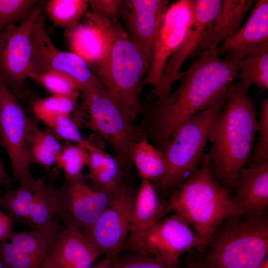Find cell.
<instances>
[{
    "label": "cell",
    "instance_id": "cell-1",
    "mask_svg": "<svg viewBox=\"0 0 268 268\" xmlns=\"http://www.w3.org/2000/svg\"><path fill=\"white\" fill-rule=\"evenodd\" d=\"M216 50L195 53L199 58L186 71L180 86L154 104L151 130L161 150L181 124L217 102L238 76L237 65L222 59Z\"/></svg>",
    "mask_w": 268,
    "mask_h": 268
},
{
    "label": "cell",
    "instance_id": "cell-2",
    "mask_svg": "<svg viewBox=\"0 0 268 268\" xmlns=\"http://www.w3.org/2000/svg\"><path fill=\"white\" fill-rule=\"evenodd\" d=\"M249 87L240 80L230 84L225 103L214 118L208 137V167L214 178L230 191L248 162L257 132L258 120Z\"/></svg>",
    "mask_w": 268,
    "mask_h": 268
},
{
    "label": "cell",
    "instance_id": "cell-3",
    "mask_svg": "<svg viewBox=\"0 0 268 268\" xmlns=\"http://www.w3.org/2000/svg\"><path fill=\"white\" fill-rule=\"evenodd\" d=\"M268 218L225 219L195 257L200 268H256L268 256Z\"/></svg>",
    "mask_w": 268,
    "mask_h": 268
},
{
    "label": "cell",
    "instance_id": "cell-4",
    "mask_svg": "<svg viewBox=\"0 0 268 268\" xmlns=\"http://www.w3.org/2000/svg\"><path fill=\"white\" fill-rule=\"evenodd\" d=\"M106 26L108 51L94 73L133 123L142 110L141 79L149 65L119 21L107 18Z\"/></svg>",
    "mask_w": 268,
    "mask_h": 268
},
{
    "label": "cell",
    "instance_id": "cell-5",
    "mask_svg": "<svg viewBox=\"0 0 268 268\" xmlns=\"http://www.w3.org/2000/svg\"><path fill=\"white\" fill-rule=\"evenodd\" d=\"M203 165L180 184L168 205L184 219L204 244L227 218L243 215L230 197L231 191L213 177L206 157Z\"/></svg>",
    "mask_w": 268,
    "mask_h": 268
},
{
    "label": "cell",
    "instance_id": "cell-6",
    "mask_svg": "<svg viewBox=\"0 0 268 268\" xmlns=\"http://www.w3.org/2000/svg\"><path fill=\"white\" fill-rule=\"evenodd\" d=\"M226 96L227 92L215 103L183 122L164 145L162 151L168 166L164 186L181 184L198 169L212 123L225 104Z\"/></svg>",
    "mask_w": 268,
    "mask_h": 268
},
{
    "label": "cell",
    "instance_id": "cell-7",
    "mask_svg": "<svg viewBox=\"0 0 268 268\" xmlns=\"http://www.w3.org/2000/svg\"><path fill=\"white\" fill-rule=\"evenodd\" d=\"M81 110L86 112V126L109 144L121 165L129 167L137 140L133 122L117 101L104 88H96L83 93Z\"/></svg>",
    "mask_w": 268,
    "mask_h": 268
},
{
    "label": "cell",
    "instance_id": "cell-8",
    "mask_svg": "<svg viewBox=\"0 0 268 268\" xmlns=\"http://www.w3.org/2000/svg\"><path fill=\"white\" fill-rule=\"evenodd\" d=\"M28 120L16 97L0 77V143L9 159L12 180L19 185L34 179L30 170Z\"/></svg>",
    "mask_w": 268,
    "mask_h": 268
},
{
    "label": "cell",
    "instance_id": "cell-9",
    "mask_svg": "<svg viewBox=\"0 0 268 268\" xmlns=\"http://www.w3.org/2000/svg\"><path fill=\"white\" fill-rule=\"evenodd\" d=\"M135 194L124 184L88 228L80 230L100 255L114 263L128 235Z\"/></svg>",
    "mask_w": 268,
    "mask_h": 268
},
{
    "label": "cell",
    "instance_id": "cell-10",
    "mask_svg": "<svg viewBox=\"0 0 268 268\" xmlns=\"http://www.w3.org/2000/svg\"><path fill=\"white\" fill-rule=\"evenodd\" d=\"M31 38L34 67L32 74L50 70L64 72L76 80L83 93L96 88H104L81 57L72 52L61 51L54 45L46 30L42 11L33 24Z\"/></svg>",
    "mask_w": 268,
    "mask_h": 268
},
{
    "label": "cell",
    "instance_id": "cell-11",
    "mask_svg": "<svg viewBox=\"0 0 268 268\" xmlns=\"http://www.w3.org/2000/svg\"><path fill=\"white\" fill-rule=\"evenodd\" d=\"M204 246L187 222L175 213L158 221L131 251L174 265L184 253Z\"/></svg>",
    "mask_w": 268,
    "mask_h": 268
},
{
    "label": "cell",
    "instance_id": "cell-12",
    "mask_svg": "<svg viewBox=\"0 0 268 268\" xmlns=\"http://www.w3.org/2000/svg\"><path fill=\"white\" fill-rule=\"evenodd\" d=\"M194 19V0H179L171 4L160 25L152 62L141 85H150L152 90L159 85L170 57L184 40Z\"/></svg>",
    "mask_w": 268,
    "mask_h": 268
},
{
    "label": "cell",
    "instance_id": "cell-13",
    "mask_svg": "<svg viewBox=\"0 0 268 268\" xmlns=\"http://www.w3.org/2000/svg\"><path fill=\"white\" fill-rule=\"evenodd\" d=\"M84 179H65L56 188V216L66 227L79 230L88 228L110 200L107 195L87 184Z\"/></svg>",
    "mask_w": 268,
    "mask_h": 268
},
{
    "label": "cell",
    "instance_id": "cell-14",
    "mask_svg": "<svg viewBox=\"0 0 268 268\" xmlns=\"http://www.w3.org/2000/svg\"><path fill=\"white\" fill-rule=\"evenodd\" d=\"M39 4L18 25H8L0 32V77L6 83H19L34 71L31 33L42 11Z\"/></svg>",
    "mask_w": 268,
    "mask_h": 268
},
{
    "label": "cell",
    "instance_id": "cell-15",
    "mask_svg": "<svg viewBox=\"0 0 268 268\" xmlns=\"http://www.w3.org/2000/svg\"><path fill=\"white\" fill-rule=\"evenodd\" d=\"M221 0H194L193 22L179 48L170 57L158 87L152 90L157 100L166 98L172 89V84L179 77L186 60L195 53L203 42L220 7Z\"/></svg>",
    "mask_w": 268,
    "mask_h": 268
},
{
    "label": "cell",
    "instance_id": "cell-16",
    "mask_svg": "<svg viewBox=\"0 0 268 268\" xmlns=\"http://www.w3.org/2000/svg\"><path fill=\"white\" fill-rule=\"evenodd\" d=\"M169 3L167 0H123L119 17L149 66L156 37Z\"/></svg>",
    "mask_w": 268,
    "mask_h": 268
},
{
    "label": "cell",
    "instance_id": "cell-17",
    "mask_svg": "<svg viewBox=\"0 0 268 268\" xmlns=\"http://www.w3.org/2000/svg\"><path fill=\"white\" fill-rule=\"evenodd\" d=\"M232 201L248 218L264 215L268 207V160L243 167L234 189Z\"/></svg>",
    "mask_w": 268,
    "mask_h": 268
},
{
    "label": "cell",
    "instance_id": "cell-18",
    "mask_svg": "<svg viewBox=\"0 0 268 268\" xmlns=\"http://www.w3.org/2000/svg\"><path fill=\"white\" fill-rule=\"evenodd\" d=\"M86 21L66 30L71 52L81 57L93 69L104 58L108 51L107 18L94 12L85 13Z\"/></svg>",
    "mask_w": 268,
    "mask_h": 268
},
{
    "label": "cell",
    "instance_id": "cell-19",
    "mask_svg": "<svg viewBox=\"0 0 268 268\" xmlns=\"http://www.w3.org/2000/svg\"><path fill=\"white\" fill-rule=\"evenodd\" d=\"M171 212L168 204L160 202L150 181L142 179L135 194L128 237L122 248L131 251L153 225Z\"/></svg>",
    "mask_w": 268,
    "mask_h": 268
},
{
    "label": "cell",
    "instance_id": "cell-20",
    "mask_svg": "<svg viewBox=\"0 0 268 268\" xmlns=\"http://www.w3.org/2000/svg\"><path fill=\"white\" fill-rule=\"evenodd\" d=\"M100 256L79 229L65 227L48 257L63 268H90Z\"/></svg>",
    "mask_w": 268,
    "mask_h": 268
},
{
    "label": "cell",
    "instance_id": "cell-21",
    "mask_svg": "<svg viewBox=\"0 0 268 268\" xmlns=\"http://www.w3.org/2000/svg\"><path fill=\"white\" fill-rule=\"evenodd\" d=\"M254 2V0H222L217 15L195 53L215 50L220 43L234 36Z\"/></svg>",
    "mask_w": 268,
    "mask_h": 268
},
{
    "label": "cell",
    "instance_id": "cell-22",
    "mask_svg": "<svg viewBox=\"0 0 268 268\" xmlns=\"http://www.w3.org/2000/svg\"><path fill=\"white\" fill-rule=\"evenodd\" d=\"M245 24L216 49L220 56L236 48H253L268 43V0H257Z\"/></svg>",
    "mask_w": 268,
    "mask_h": 268
},
{
    "label": "cell",
    "instance_id": "cell-23",
    "mask_svg": "<svg viewBox=\"0 0 268 268\" xmlns=\"http://www.w3.org/2000/svg\"><path fill=\"white\" fill-rule=\"evenodd\" d=\"M228 53L227 58L237 65L240 80L250 86L268 88V43L253 48H236Z\"/></svg>",
    "mask_w": 268,
    "mask_h": 268
},
{
    "label": "cell",
    "instance_id": "cell-24",
    "mask_svg": "<svg viewBox=\"0 0 268 268\" xmlns=\"http://www.w3.org/2000/svg\"><path fill=\"white\" fill-rule=\"evenodd\" d=\"M131 162L134 164L142 179L158 181L164 186L168 166L162 150L153 146L146 138L137 140L130 152Z\"/></svg>",
    "mask_w": 268,
    "mask_h": 268
},
{
    "label": "cell",
    "instance_id": "cell-25",
    "mask_svg": "<svg viewBox=\"0 0 268 268\" xmlns=\"http://www.w3.org/2000/svg\"><path fill=\"white\" fill-rule=\"evenodd\" d=\"M53 222L31 230L14 232L9 242L23 252L42 260L49 254L60 232L64 228Z\"/></svg>",
    "mask_w": 268,
    "mask_h": 268
},
{
    "label": "cell",
    "instance_id": "cell-26",
    "mask_svg": "<svg viewBox=\"0 0 268 268\" xmlns=\"http://www.w3.org/2000/svg\"><path fill=\"white\" fill-rule=\"evenodd\" d=\"M48 128L42 129L30 119L28 123V141L31 163H36L45 170L55 164L63 144Z\"/></svg>",
    "mask_w": 268,
    "mask_h": 268
},
{
    "label": "cell",
    "instance_id": "cell-27",
    "mask_svg": "<svg viewBox=\"0 0 268 268\" xmlns=\"http://www.w3.org/2000/svg\"><path fill=\"white\" fill-rule=\"evenodd\" d=\"M88 6L86 0H48L45 10L54 26L67 30L79 23Z\"/></svg>",
    "mask_w": 268,
    "mask_h": 268
},
{
    "label": "cell",
    "instance_id": "cell-28",
    "mask_svg": "<svg viewBox=\"0 0 268 268\" xmlns=\"http://www.w3.org/2000/svg\"><path fill=\"white\" fill-rule=\"evenodd\" d=\"M87 140L82 143L66 142L56 160L57 167L64 172L65 179L78 180L84 178L83 168L87 161Z\"/></svg>",
    "mask_w": 268,
    "mask_h": 268
},
{
    "label": "cell",
    "instance_id": "cell-29",
    "mask_svg": "<svg viewBox=\"0 0 268 268\" xmlns=\"http://www.w3.org/2000/svg\"><path fill=\"white\" fill-rule=\"evenodd\" d=\"M120 165L118 160L108 154L104 165L87 177L93 182V187L111 198L123 185Z\"/></svg>",
    "mask_w": 268,
    "mask_h": 268
},
{
    "label": "cell",
    "instance_id": "cell-30",
    "mask_svg": "<svg viewBox=\"0 0 268 268\" xmlns=\"http://www.w3.org/2000/svg\"><path fill=\"white\" fill-rule=\"evenodd\" d=\"M32 78L42 85L51 95H78L80 91L76 80L63 72L50 70L33 73Z\"/></svg>",
    "mask_w": 268,
    "mask_h": 268
},
{
    "label": "cell",
    "instance_id": "cell-31",
    "mask_svg": "<svg viewBox=\"0 0 268 268\" xmlns=\"http://www.w3.org/2000/svg\"><path fill=\"white\" fill-rule=\"evenodd\" d=\"M77 97V95H51L40 98L34 102L33 111L42 123L57 115H70L74 109Z\"/></svg>",
    "mask_w": 268,
    "mask_h": 268
},
{
    "label": "cell",
    "instance_id": "cell-32",
    "mask_svg": "<svg viewBox=\"0 0 268 268\" xmlns=\"http://www.w3.org/2000/svg\"><path fill=\"white\" fill-rule=\"evenodd\" d=\"M37 5L35 0H0V32L10 24L24 21Z\"/></svg>",
    "mask_w": 268,
    "mask_h": 268
},
{
    "label": "cell",
    "instance_id": "cell-33",
    "mask_svg": "<svg viewBox=\"0 0 268 268\" xmlns=\"http://www.w3.org/2000/svg\"><path fill=\"white\" fill-rule=\"evenodd\" d=\"M43 123L59 139L71 143H82L85 140L78 125L70 115H57Z\"/></svg>",
    "mask_w": 268,
    "mask_h": 268
},
{
    "label": "cell",
    "instance_id": "cell-34",
    "mask_svg": "<svg viewBox=\"0 0 268 268\" xmlns=\"http://www.w3.org/2000/svg\"><path fill=\"white\" fill-rule=\"evenodd\" d=\"M259 136L255 151L251 154L248 165L268 160V98L261 103L260 118L258 121Z\"/></svg>",
    "mask_w": 268,
    "mask_h": 268
},
{
    "label": "cell",
    "instance_id": "cell-35",
    "mask_svg": "<svg viewBox=\"0 0 268 268\" xmlns=\"http://www.w3.org/2000/svg\"><path fill=\"white\" fill-rule=\"evenodd\" d=\"M113 268H184L180 262L169 265L155 258L145 256L134 252L123 257H118L113 263Z\"/></svg>",
    "mask_w": 268,
    "mask_h": 268
},
{
    "label": "cell",
    "instance_id": "cell-36",
    "mask_svg": "<svg viewBox=\"0 0 268 268\" xmlns=\"http://www.w3.org/2000/svg\"><path fill=\"white\" fill-rule=\"evenodd\" d=\"M88 3L92 11L98 13L112 21H119L123 0H88Z\"/></svg>",
    "mask_w": 268,
    "mask_h": 268
},
{
    "label": "cell",
    "instance_id": "cell-37",
    "mask_svg": "<svg viewBox=\"0 0 268 268\" xmlns=\"http://www.w3.org/2000/svg\"><path fill=\"white\" fill-rule=\"evenodd\" d=\"M87 161L86 166L90 174L100 169L105 164L108 154L87 140Z\"/></svg>",
    "mask_w": 268,
    "mask_h": 268
},
{
    "label": "cell",
    "instance_id": "cell-38",
    "mask_svg": "<svg viewBox=\"0 0 268 268\" xmlns=\"http://www.w3.org/2000/svg\"><path fill=\"white\" fill-rule=\"evenodd\" d=\"M13 223L10 216L0 208V242L9 239L14 232Z\"/></svg>",
    "mask_w": 268,
    "mask_h": 268
},
{
    "label": "cell",
    "instance_id": "cell-39",
    "mask_svg": "<svg viewBox=\"0 0 268 268\" xmlns=\"http://www.w3.org/2000/svg\"><path fill=\"white\" fill-rule=\"evenodd\" d=\"M12 180L6 173L0 156V188L5 185L9 187L11 185Z\"/></svg>",
    "mask_w": 268,
    "mask_h": 268
},
{
    "label": "cell",
    "instance_id": "cell-40",
    "mask_svg": "<svg viewBox=\"0 0 268 268\" xmlns=\"http://www.w3.org/2000/svg\"><path fill=\"white\" fill-rule=\"evenodd\" d=\"M41 268H63L52 260L48 256L45 257L42 261Z\"/></svg>",
    "mask_w": 268,
    "mask_h": 268
},
{
    "label": "cell",
    "instance_id": "cell-41",
    "mask_svg": "<svg viewBox=\"0 0 268 268\" xmlns=\"http://www.w3.org/2000/svg\"><path fill=\"white\" fill-rule=\"evenodd\" d=\"M112 266L113 263L112 261L105 257L103 260L100 261L96 265L90 268H113Z\"/></svg>",
    "mask_w": 268,
    "mask_h": 268
},
{
    "label": "cell",
    "instance_id": "cell-42",
    "mask_svg": "<svg viewBox=\"0 0 268 268\" xmlns=\"http://www.w3.org/2000/svg\"><path fill=\"white\" fill-rule=\"evenodd\" d=\"M184 268H200L198 266L195 258L193 256H190L186 262Z\"/></svg>",
    "mask_w": 268,
    "mask_h": 268
},
{
    "label": "cell",
    "instance_id": "cell-43",
    "mask_svg": "<svg viewBox=\"0 0 268 268\" xmlns=\"http://www.w3.org/2000/svg\"><path fill=\"white\" fill-rule=\"evenodd\" d=\"M256 268H268V257L267 256L265 260Z\"/></svg>",
    "mask_w": 268,
    "mask_h": 268
},
{
    "label": "cell",
    "instance_id": "cell-44",
    "mask_svg": "<svg viewBox=\"0 0 268 268\" xmlns=\"http://www.w3.org/2000/svg\"><path fill=\"white\" fill-rule=\"evenodd\" d=\"M0 268H6L4 264L2 263L1 261L0 260Z\"/></svg>",
    "mask_w": 268,
    "mask_h": 268
}]
</instances>
